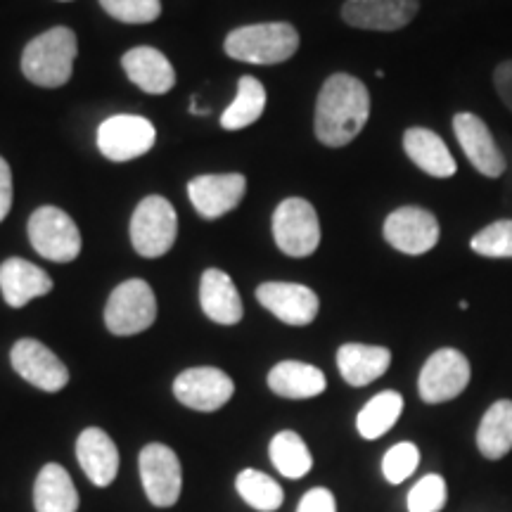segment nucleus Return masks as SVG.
Instances as JSON below:
<instances>
[{"instance_id": "obj_1", "label": "nucleus", "mask_w": 512, "mask_h": 512, "mask_svg": "<svg viewBox=\"0 0 512 512\" xmlns=\"http://www.w3.org/2000/svg\"><path fill=\"white\" fill-rule=\"evenodd\" d=\"M370 117L366 83L351 74H332L316 102V138L328 147H344L354 140Z\"/></svg>"}, {"instance_id": "obj_25", "label": "nucleus", "mask_w": 512, "mask_h": 512, "mask_svg": "<svg viewBox=\"0 0 512 512\" xmlns=\"http://www.w3.org/2000/svg\"><path fill=\"white\" fill-rule=\"evenodd\" d=\"M36 512H76L79 510V494L62 465L48 463L38 472L34 486Z\"/></svg>"}, {"instance_id": "obj_24", "label": "nucleus", "mask_w": 512, "mask_h": 512, "mask_svg": "<svg viewBox=\"0 0 512 512\" xmlns=\"http://www.w3.org/2000/svg\"><path fill=\"white\" fill-rule=\"evenodd\" d=\"M268 387L283 399H313L325 392L328 380H325L323 370L311 363L283 361L268 373Z\"/></svg>"}, {"instance_id": "obj_14", "label": "nucleus", "mask_w": 512, "mask_h": 512, "mask_svg": "<svg viewBox=\"0 0 512 512\" xmlns=\"http://www.w3.org/2000/svg\"><path fill=\"white\" fill-rule=\"evenodd\" d=\"M453 131L460 147H463L465 157L475 166L479 174L486 178H498L505 171V155L501 147L496 145L494 133L472 112H460L453 117Z\"/></svg>"}, {"instance_id": "obj_8", "label": "nucleus", "mask_w": 512, "mask_h": 512, "mask_svg": "<svg viewBox=\"0 0 512 512\" xmlns=\"http://www.w3.org/2000/svg\"><path fill=\"white\" fill-rule=\"evenodd\" d=\"M157 140L155 126L136 114H114L98 128V147L110 162H131L147 155Z\"/></svg>"}, {"instance_id": "obj_30", "label": "nucleus", "mask_w": 512, "mask_h": 512, "mask_svg": "<svg viewBox=\"0 0 512 512\" xmlns=\"http://www.w3.org/2000/svg\"><path fill=\"white\" fill-rule=\"evenodd\" d=\"M235 489L249 508L259 512L278 510L285 501L283 486L259 470H242L235 479Z\"/></svg>"}, {"instance_id": "obj_17", "label": "nucleus", "mask_w": 512, "mask_h": 512, "mask_svg": "<svg viewBox=\"0 0 512 512\" xmlns=\"http://www.w3.org/2000/svg\"><path fill=\"white\" fill-rule=\"evenodd\" d=\"M247 181L242 174H209L197 176L188 183V195L192 207L204 219L214 221L233 211L242 202Z\"/></svg>"}, {"instance_id": "obj_19", "label": "nucleus", "mask_w": 512, "mask_h": 512, "mask_svg": "<svg viewBox=\"0 0 512 512\" xmlns=\"http://www.w3.org/2000/svg\"><path fill=\"white\" fill-rule=\"evenodd\" d=\"M50 290H53L50 275L43 268L31 264V261L12 256V259L0 264V292H3V299L12 309H22L31 299L43 297Z\"/></svg>"}, {"instance_id": "obj_34", "label": "nucleus", "mask_w": 512, "mask_h": 512, "mask_svg": "<svg viewBox=\"0 0 512 512\" xmlns=\"http://www.w3.org/2000/svg\"><path fill=\"white\" fill-rule=\"evenodd\" d=\"M446 482L439 475H425L408 494V512H439L446 505Z\"/></svg>"}, {"instance_id": "obj_2", "label": "nucleus", "mask_w": 512, "mask_h": 512, "mask_svg": "<svg viewBox=\"0 0 512 512\" xmlns=\"http://www.w3.org/2000/svg\"><path fill=\"white\" fill-rule=\"evenodd\" d=\"M76 50L79 43L72 29L55 27L43 31L24 48L22 72L36 86L60 88L72 79Z\"/></svg>"}, {"instance_id": "obj_38", "label": "nucleus", "mask_w": 512, "mask_h": 512, "mask_svg": "<svg viewBox=\"0 0 512 512\" xmlns=\"http://www.w3.org/2000/svg\"><path fill=\"white\" fill-rule=\"evenodd\" d=\"M62 3H69V0H62Z\"/></svg>"}, {"instance_id": "obj_32", "label": "nucleus", "mask_w": 512, "mask_h": 512, "mask_svg": "<svg viewBox=\"0 0 512 512\" xmlns=\"http://www.w3.org/2000/svg\"><path fill=\"white\" fill-rule=\"evenodd\" d=\"M418 465H420L418 446L411 444V441H401V444L392 446L387 453H384L382 458L384 479H387L389 484L406 482Z\"/></svg>"}, {"instance_id": "obj_13", "label": "nucleus", "mask_w": 512, "mask_h": 512, "mask_svg": "<svg viewBox=\"0 0 512 512\" xmlns=\"http://www.w3.org/2000/svg\"><path fill=\"white\" fill-rule=\"evenodd\" d=\"M235 384L219 368H190L176 377L174 394L183 406L200 413H214L226 406Z\"/></svg>"}, {"instance_id": "obj_35", "label": "nucleus", "mask_w": 512, "mask_h": 512, "mask_svg": "<svg viewBox=\"0 0 512 512\" xmlns=\"http://www.w3.org/2000/svg\"><path fill=\"white\" fill-rule=\"evenodd\" d=\"M297 512H337L335 496H332V491L323 489V486L306 491L302 501H299Z\"/></svg>"}, {"instance_id": "obj_36", "label": "nucleus", "mask_w": 512, "mask_h": 512, "mask_svg": "<svg viewBox=\"0 0 512 512\" xmlns=\"http://www.w3.org/2000/svg\"><path fill=\"white\" fill-rule=\"evenodd\" d=\"M494 86L498 98H501L503 105L512 112V60L498 64L494 72Z\"/></svg>"}, {"instance_id": "obj_7", "label": "nucleus", "mask_w": 512, "mask_h": 512, "mask_svg": "<svg viewBox=\"0 0 512 512\" xmlns=\"http://www.w3.org/2000/svg\"><path fill=\"white\" fill-rule=\"evenodd\" d=\"M29 240L43 259L69 264L81 254V233L67 211L38 207L29 219Z\"/></svg>"}, {"instance_id": "obj_6", "label": "nucleus", "mask_w": 512, "mask_h": 512, "mask_svg": "<svg viewBox=\"0 0 512 512\" xmlns=\"http://www.w3.org/2000/svg\"><path fill=\"white\" fill-rule=\"evenodd\" d=\"M273 238L278 249L292 259L311 256L320 245V221L311 202L290 197L273 214Z\"/></svg>"}, {"instance_id": "obj_20", "label": "nucleus", "mask_w": 512, "mask_h": 512, "mask_svg": "<svg viewBox=\"0 0 512 512\" xmlns=\"http://www.w3.org/2000/svg\"><path fill=\"white\" fill-rule=\"evenodd\" d=\"M121 67H124L126 76L136 83L140 91L150 95L169 93L176 83L174 67H171L166 55L159 53L157 48L140 46L128 50V53L121 57Z\"/></svg>"}, {"instance_id": "obj_5", "label": "nucleus", "mask_w": 512, "mask_h": 512, "mask_svg": "<svg viewBox=\"0 0 512 512\" xmlns=\"http://www.w3.org/2000/svg\"><path fill=\"white\" fill-rule=\"evenodd\" d=\"M157 318V299L145 280H126L110 294L105 306V325L112 335L131 337L152 328Z\"/></svg>"}, {"instance_id": "obj_31", "label": "nucleus", "mask_w": 512, "mask_h": 512, "mask_svg": "<svg viewBox=\"0 0 512 512\" xmlns=\"http://www.w3.org/2000/svg\"><path fill=\"white\" fill-rule=\"evenodd\" d=\"M470 249L484 259H512V219H498L479 230Z\"/></svg>"}, {"instance_id": "obj_23", "label": "nucleus", "mask_w": 512, "mask_h": 512, "mask_svg": "<svg viewBox=\"0 0 512 512\" xmlns=\"http://www.w3.org/2000/svg\"><path fill=\"white\" fill-rule=\"evenodd\" d=\"M392 363V351L370 344H342L337 351V368L351 387H366L380 380Z\"/></svg>"}, {"instance_id": "obj_33", "label": "nucleus", "mask_w": 512, "mask_h": 512, "mask_svg": "<svg viewBox=\"0 0 512 512\" xmlns=\"http://www.w3.org/2000/svg\"><path fill=\"white\" fill-rule=\"evenodd\" d=\"M107 15L124 24H150L162 15L159 0H100Z\"/></svg>"}, {"instance_id": "obj_3", "label": "nucleus", "mask_w": 512, "mask_h": 512, "mask_svg": "<svg viewBox=\"0 0 512 512\" xmlns=\"http://www.w3.org/2000/svg\"><path fill=\"white\" fill-rule=\"evenodd\" d=\"M228 57L249 64H280L297 53L299 34L287 22L249 24L230 31L226 38Z\"/></svg>"}, {"instance_id": "obj_4", "label": "nucleus", "mask_w": 512, "mask_h": 512, "mask_svg": "<svg viewBox=\"0 0 512 512\" xmlns=\"http://www.w3.org/2000/svg\"><path fill=\"white\" fill-rule=\"evenodd\" d=\"M178 235V216L169 200L159 195L145 197L133 211L131 242L145 259H157L174 247Z\"/></svg>"}, {"instance_id": "obj_18", "label": "nucleus", "mask_w": 512, "mask_h": 512, "mask_svg": "<svg viewBox=\"0 0 512 512\" xmlns=\"http://www.w3.org/2000/svg\"><path fill=\"white\" fill-rule=\"evenodd\" d=\"M76 458L81 470L95 486L105 489L117 479L119 472V451L112 437L98 427H88L76 439Z\"/></svg>"}, {"instance_id": "obj_21", "label": "nucleus", "mask_w": 512, "mask_h": 512, "mask_svg": "<svg viewBox=\"0 0 512 512\" xmlns=\"http://www.w3.org/2000/svg\"><path fill=\"white\" fill-rule=\"evenodd\" d=\"M403 150L418 169L430 174L432 178H451L456 176L458 164L453 159L448 145L441 136L430 131V128L413 126L403 133Z\"/></svg>"}, {"instance_id": "obj_22", "label": "nucleus", "mask_w": 512, "mask_h": 512, "mask_svg": "<svg viewBox=\"0 0 512 512\" xmlns=\"http://www.w3.org/2000/svg\"><path fill=\"white\" fill-rule=\"evenodd\" d=\"M202 311L219 325H235L242 320V299L238 287L221 268H209L200 283Z\"/></svg>"}, {"instance_id": "obj_37", "label": "nucleus", "mask_w": 512, "mask_h": 512, "mask_svg": "<svg viewBox=\"0 0 512 512\" xmlns=\"http://www.w3.org/2000/svg\"><path fill=\"white\" fill-rule=\"evenodd\" d=\"M12 207V174L10 166L0 157V221H5V216L10 214Z\"/></svg>"}, {"instance_id": "obj_10", "label": "nucleus", "mask_w": 512, "mask_h": 512, "mask_svg": "<svg viewBox=\"0 0 512 512\" xmlns=\"http://www.w3.org/2000/svg\"><path fill=\"white\" fill-rule=\"evenodd\" d=\"M140 479H143L145 494L157 508L176 505L183 489L181 460L169 446L147 444L140 451Z\"/></svg>"}, {"instance_id": "obj_28", "label": "nucleus", "mask_w": 512, "mask_h": 512, "mask_svg": "<svg viewBox=\"0 0 512 512\" xmlns=\"http://www.w3.org/2000/svg\"><path fill=\"white\" fill-rule=\"evenodd\" d=\"M266 107V88L264 83L254 76H242L238 83V95L230 102V107L223 112L221 126L226 131H240V128L252 126L261 119Z\"/></svg>"}, {"instance_id": "obj_27", "label": "nucleus", "mask_w": 512, "mask_h": 512, "mask_svg": "<svg viewBox=\"0 0 512 512\" xmlns=\"http://www.w3.org/2000/svg\"><path fill=\"white\" fill-rule=\"evenodd\" d=\"M403 411V396L399 392H380L361 408L356 418V430L363 439H380L399 422Z\"/></svg>"}, {"instance_id": "obj_11", "label": "nucleus", "mask_w": 512, "mask_h": 512, "mask_svg": "<svg viewBox=\"0 0 512 512\" xmlns=\"http://www.w3.org/2000/svg\"><path fill=\"white\" fill-rule=\"evenodd\" d=\"M384 240L408 256L427 254L439 242V221L422 207H399L384 221Z\"/></svg>"}, {"instance_id": "obj_16", "label": "nucleus", "mask_w": 512, "mask_h": 512, "mask_svg": "<svg viewBox=\"0 0 512 512\" xmlns=\"http://www.w3.org/2000/svg\"><path fill=\"white\" fill-rule=\"evenodd\" d=\"M259 304L287 325H309L316 320L320 299L311 287L299 283H264L256 290Z\"/></svg>"}, {"instance_id": "obj_26", "label": "nucleus", "mask_w": 512, "mask_h": 512, "mask_svg": "<svg viewBox=\"0 0 512 512\" xmlns=\"http://www.w3.org/2000/svg\"><path fill=\"white\" fill-rule=\"evenodd\" d=\"M477 448L484 458L501 460L512 451V401H496L484 413L477 430Z\"/></svg>"}, {"instance_id": "obj_29", "label": "nucleus", "mask_w": 512, "mask_h": 512, "mask_svg": "<svg viewBox=\"0 0 512 512\" xmlns=\"http://www.w3.org/2000/svg\"><path fill=\"white\" fill-rule=\"evenodd\" d=\"M268 451H271V463L275 465V470L287 479H302L311 472V451L297 432H278L271 439Z\"/></svg>"}, {"instance_id": "obj_12", "label": "nucleus", "mask_w": 512, "mask_h": 512, "mask_svg": "<svg viewBox=\"0 0 512 512\" xmlns=\"http://www.w3.org/2000/svg\"><path fill=\"white\" fill-rule=\"evenodd\" d=\"M12 368L17 370L22 380L41 389V392H60L67 387L69 370L64 363L38 339H19L10 351Z\"/></svg>"}, {"instance_id": "obj_15", "label": "nucleus", "mask_w": 512, "mask_h": 512, "mask_svg": "<svg viewBox=\"0 0 512 512\" xmlns=\"http://www.w3.org/2000/svg\"><path fill=\"white\" fill-rule=\"evenodd\" d=\"M418 0H347L342 19L354 29L399 31L418 15Z\"/></svg>"}, {"instance_id": "obj_9", "label": "nucleus", "mask_w": 512, "mask_h": 512, "mask_svg": "<svg viewBox=\"0 0 512 512\" xmlns=\"http://www.w3.org/2000/svg\"><path fill=\"white\" fill-rule=\"evenodd\" d=\"M470 384V363L458 349H439L427 358L418 377V392L425 403L456 399Z\"/></svg>"}]
</instances>
